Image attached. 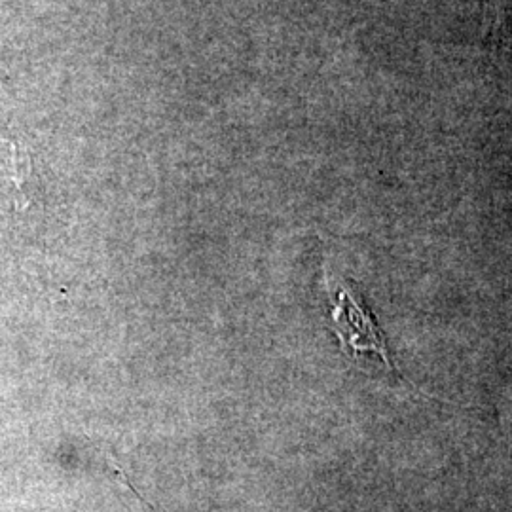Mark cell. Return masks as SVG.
<instances>
[{"label":"cell","instance_id":"obj_1","mask_svg":"<svg viewBox=\"0 0 512 512\" xmlns=\"http://www.w3.org/2000/svg\"><path fill=\"white\" fill-rule=\"evenodd\" d=\"M330 317L332 330L338 334L344 353L353 359H378L387 372L397 374L384 332L378 327L372 311L363 304L359 293L344 279H340L338 287L334 289Z\"/></svg>","mask_w":512,"mask_h":512}]
</instances>
